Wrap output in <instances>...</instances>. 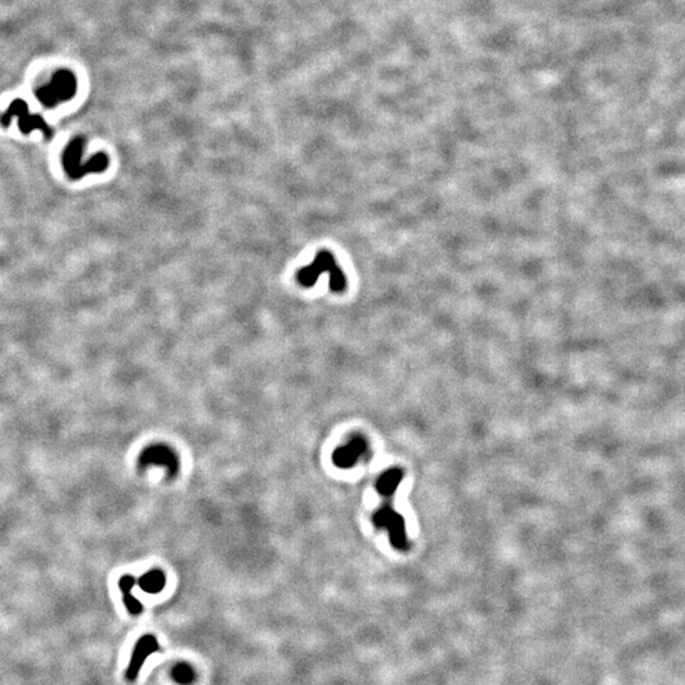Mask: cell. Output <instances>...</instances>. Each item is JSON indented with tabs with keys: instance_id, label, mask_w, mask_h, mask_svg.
<instances>
[{
	"instance_id": "8",
	"label": "cell",
	"mask_w": 685,
	"mask_h": 685,
	"mask_svg": "<svg viewBox=\"0 0 685 685\" xmlns=\"http://www.w3.org/2000/svg\"><path fill=\"white\" fill-rule=\"evenodd\" d=\"M138 585L146 593L156 594V593L162 591V588L165 587V576L162 571L153 570V571L145 573L144 576H141V579L138 580Z\"/></svg>"
},
{
	"instance_id": "5",
	"label": "cell",
	"mask_w": 685,
	"mask_h": 685,
	"mask_svg": "<svg viewBox=\"0 0 685 685\" xmlns=\"http://www.w3.org/2000/svg\"><path fill=\"white\" fill-rule=\"evenodd\" d=\"M159 649H160V646L158 644V640L155 637L151 636V635H146V636L141 637L137 641L136 646L134 649V653H132V656H131L129 665L127 666V670H126V679L129 680V682L136 680V677H138L140 670L143 668L146 659L150 655L158 653Z\"/></svg>"
},
{
	"instance_id": "9",
	"label": "cell",
	"mask_w": 685,
	"mask_h": 685,
	"mask_svg": "<svg viewBox=\"0 0 685 685\" xmlns=\"http://www.w3.org/2000/svg\"><path fill=\"white\" fill-rule=\"evenodd\" d=\"M171 677L179 685H191L193 684L196 680V673L189 664L179 662L173 668Z\"/></svg>"
},
{
	"instance_id": "7",
	"label": "cell",
	"mask_w": 685,
	"mask_h": 685,
	"mask_svg": "<svg viewBox=\"0 0 685 685\" xmlns=\"http://www.w3.org/2000/svg\"><path fill=\"white\" fill-rule=\"evenodd\" d=\"M363 445L361 441H355L343 448H339L334 454V461L340 467H347L355 462V459L362 452Z\"/></svg>"
},
{
	"instance_id": "4",
	"label": "cell",
	"mask_w": 685,
	"mask_h": 685,
	"mask_svg": "<svg viewBox=\"0 0 685 685\" xmlns=\"http://www.w3.org/2000/svg\"><path fill=\"white\" fill-rule=\"evenodd\" d=\"M138 463L141 467L162 466L170 477H174L179 472V459L176 452L165 444H153L145 448L140 456Z\"/></svg>"
},
{
	"instance_id": "2",
	"label": "cell",
	"mask_w": 685,
	"mask_h": 685,
	"mask_svg": "<svg viewBox=\"0 0 685 685\" xmlns=\"http://www.w3.org/2000/svg\"><path fill=\"white\" fill-rule=\"evenodd\" d=\"M78 81L70 70L61 69L54 74L48 85L37 89L36 97L41 105L52 108L61 102L70 101L76 94Z\"/></svg>"
},
{
	"instance_id": "6",
	"label": "cell",
	"mask_w": 685,
	"mask_h": 685,
	"mask_svg": "<svg viewBox=\"0 0 685 685\" xmlns=\"http://www.w3.org/2000/svg\"><path fill=\"white\" fill-rule=\"evenodd\" d=\"M85 138L84 137H74L73 140L69 143V145L65 147L63 154V167L65 173L70 179H81L83 176V162L81 156L85 147Z\"/></svg>"
},
{
	"instance_id": "1",
	"label": "cell",
	"mask_w": 685,
	"mask_h": 685,
	"mask_svg": "<svg viewBox=\"0 0 685 685\" xmlns=\"http://www.w3.org/2000/svg\"><path fill=\"white\" fill-rule=\"evenodd\" d=\"M329 274V281H330V288L334 292H341L347 286V280L344 272L339 268L333 254L323 250L319 251L316 258L311 264L304 266L297 272V281L304 287H313L317 278L325 273Z\"/></svg>"
},
{
	"instance_id": "3",
	"label": "cell",
	"mask_w": 685,
	"mask_h": 685,
	"mask_svg": "<svg viewBox=\"0 0 685 685\" xmlns=\"http://www.w3.org/2000/svg\"><path fill=\"white\" fill-rule=\"evenodd\" d=\"M14 117L18 118V126L23 134H30L33 129H40L48 138L52 137V129L49 125L39 114L30 113L28 105L22 99H14L10 103L7 112L1 117V123L4 126H9Z\"/></svg>"
},
{
	"instance_id": "10",
	"label": "cell",
	"mask_w": 685,
	"mask_h": 685,
	"mask_svg": "<svg viewBox=\"0 0 685 685\" xmlns=\"http://www.w3.org/2000/svg\"><path fill=\"white\" fill-rule=\"evenodd\" d=\"M123 602L131 614H140L143 612V604L131 593L123 594Z\"/></svg>"
},
{
	"instance_id": "11",
	"label": "cell",
	"mask_w": 685,
	"mask_h": 685,
	"mask_svg": "<svg viewBox=\"0 0 685 685\" xmlns=\"http://www.w3.org/2000/svg\"><path fill=\"white\" fill-rule=\"evenodd\" d=\"M135 584H136V581L132 576H123L120 581V588H121L122 593L123 594L131 593V589L134 588Z\"/></svg>"
}]
</instances>
